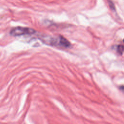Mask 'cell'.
I'll use <instances>...</instances> for the list:
<instances>
[{"mask_svg": "<svg viewBox=\"0 0 124 124\" xmlns=\"http://www.w3.org/2000/svg\"><path fill=\"white\" fill-rule=\"evenodd\" d=\"M35 32V31L30 28L16 27L11 30L10 34L11 35L13 36H19L24 35L31 34Z\"/></svg>", "mask_w": 124, "mask_h": 124, "instance_id": "cell-2", "label": "cell"}, {"mask_svg": "<svg viewBox=\"0 0 124 124\" xmlns=\"http://www.w3.org/2000/svg\"><path fill=\"white\" fill-rule=\"evenodd\" d=\"M40 39L46 44L51 46H59L67 48L69 47L71 45L70 42L62 36H59L57 38L46 36L42 37Z\"/></svg>", "mask_w": 124, "mask_h": 124, "instance_id": "cell-1", "label": "cell"}, {"mask_svg": "<svg viewBox=\"0 0 124 124\" xmlns=\"http://www.w3.org/2000/svg\"><path fill=\"white\" fill-rule=\"evenodd\" d=\"M117 51L121 55L123 54L124 52V46L122 45H118L117 46Z\"/></svg>", "mask_w": 124, "mask_h": 124, "instance_id": "cell-3", "label": "cell"}, {"mask_svg": "<svg viewBox=\"0 0 124 124\" xmlns=\"http://www.w3.org/2000/svg\"><path fill=\"white\" fill-rule=\"evenodd\" d=\"M120 90H121L123 91V90H124V86H121V87H120Z\"/></svg>", "mask_w": 124, "mask_h": 124, "instance_id": "cell-5", "label": "cell"}, {"mask_svg": "<svg viewBox=\"0 0 124 124\" xmlns=\"http://www.w3.org/2000/svg\"><path fill=\"white\" fill-rule=\"evenodd\" d=\"M108 5L109 6L110 8L112 10V11H115V8L114 3H113L112 1H108Z\"/></svg>", "mask_w": 124, "mask_h": 124, "instance_id": "cell-4", "label": "cell"}]
</instances>
